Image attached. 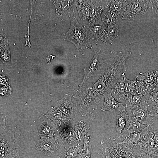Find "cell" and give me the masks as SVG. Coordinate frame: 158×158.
I'll use <instances>...</instances> for the list:
<instances>
[{"mask_svg":"<svg viewBox=\"0 0 158 158\" xmlns=\"http://www.w3.org/2000/svg\"><path fill=\"white\" fill-rule=\"evenodd\" d=\"M151 155L153 158H158V153L153 154Z\"/></svg>","mask_w":158,"mask_h":158,"instance_id":"cell-37","label":"cell"},{"mask_svg":"<svg viewBox=\"0 0 158 158\" xmlns=\"http://www.w3.org/2000/svg\"><path fill=\"white\" fill-rule=\"evenodd\" d=\"M56 128L54 123L51 120L48 119L43 121L38 126L37 134L41 138H56Z\"/></svg>","mask_w":158,"mask_h":158,"instance_id":"cell-15","label":"cell"},{"mask_svg":"<svg viewBox=\"0 0 158 158\" xmlns=\"http://www.w3.org/2000/svg\"><path fill=\"white\" fill-rule=\"evenodd\" d=\"M158 70H149L144 73H140L137 75L134 80L148 83L152 82L154 80Z\"/></svg>","mask_w":158,"mask_h":158,"instance_id":"cell-26","label":"cell"},{"mask_svg":"<svg viewBox=\"0 0 158 158\" xmlns=\"http://www.w3.org/2000/svg\"><path fill=\"white\" fill-rule=\"evenodd\" d=\"M147 106H142L132 109H126L128 117L134 119L142 124L149 125L152 118L149 114Z\"/></svg>","mask_w":158,"mask_h":158,"instance_id":"cell-10","label":"cell"},{"mask_svg":"<svg viewBox=\"0 0 158 158\" xmlns=\"http://www.w3.org/2000/svg\"><path fill=\"white\" fill-rule=\"evenodd\" d=\"M121 16L118 12L110 9L102 16V21L106 26L114 24L118 21L119 17Z\"/></svg>","mask_w":158,"mask_h":158,"instance_id":"cell-25","label":"cell"},{"mask_svg":"<svg viewBox=\"0 0 158 158\" xmlns=\"http://www.w3.org/2000/svg\"><path fill=\"white\" fill-rule=\"evenodd\" d=\"M91 9L89 20V24L101 19L102 11L109 8V0H87Z\"/></svg>","mask_w":158,"mask_h":158,"instance_id":"cell-14","label":"cell"},{"mask_svg":"<svg viewBox=\"0 0 158 158\" xmlns=\"http://www.w3.org/2000/svg\"><path fill=\"white\" fill-rule=\"evenodd\" d=\"M102 148L98 151L102 158H141L140 149L119 142L115 138L108 137L101 141Z\"/></svg>","mask_w":158,"mask_h":158,"instance_id":"cell-1","label":"cell"},{"mask_svg":"<svg viewBox=\"0 0 158 158\" xmlns=\"http://www.w3.org/2000/svg\"><path fill=\"white\" fill-rule=\"evenodd\" d=\"M2 118L0 121V158H20L21 148L17 142L14 132L7 127L5 118L2 115Z\"/></svg>","mask_w":158,"mask_h":158,"instance_id":"cell-2","label":"cell"},{"mask_svg":"<svg viewBox=\"0 0 158 158\" xmlns=\"http://www.w3.org/2000/svg\"><path fill=\"white\" fill-rule=\"evenodd\" d=\"M69 17L70 27L66 32L62 35V38L74 44L78 51L92 48L90 43L84 32L83 27L78 21L73 9L70 13Z\"/></svg>","mask_w":158,"mask_h":158,"instance_id":"cell-3","label":"cell"},{"mask_svg":"<svg viewBox=\"0 0 158 158\" xmlns=\"http://www.w3.org/2000/svg\"><path fill=\"white\" fill-rule=\"evenodd\" d=\"M147 126L142 124L137 120L129 117L125 127L122 132V137L125 138L129 135L135 132H142Z\"/></svg>","mask_w":158,"mask_h":158,"instance_id":"cell-16","label":"cell"},{"mask_svg":"<svg viewBox=\"0 0 158 158\" xmlns=\"http://www.w3.org/2000/svg\"><path fill=\"white\" fill-rule=\"evenodd\" d=\"M74 0L57 1H54L56 11L58 14L65 15L69 13L71 7L74 4Z\"/></svg>","mask_w":158,"mask_h":158,"instance_id":"cell-24","label":"cell"},{"mask_svg":"<svg viewBox=\"0 0 158 158\" xmlns=\"http://www.w3.org/2000/svg\"><path fill=\"white\" fill-rule=\"evenodd\" d=\"M54 107L69 118L74 120L77 117L76 109L69 95L64 96L56 103Z\"/></svg>","mask_w":158,"mask_h":158,"instance_id":"cell-9","label":"cell"},{"mask_svg":"<svg viewBox=\"0 0 158 158\" xmlns=\"http://www.w3.org/2000/svg\"><path fill=\"white\" fill-rule=\"evenodd\" d=\"M153 124L148 125L142 132L138 145L141 150L146 154L151 155L155 145L153 137L154 129L152 127Z\"/></svg>","mask_w":158,"mask_h":158,"instance_id":"cell-7","label":"cell"},{"mask_svg":"<svg viewBox=\"0 0 158 158\" xmlns=\"http://www.w3.org/2000/svg\"><path fill=\"white\" fill-rule=\"evenodd\" d=\"M92 152L91 146L88 144L84 145L81 152L80 158H90Z\"/></svg>","mask_w":158,"mask_h":158,"instance_id":"cell-31","label":"cell"},{"mask_svg":"<svg viewBox=\"0 0 158 158\" xmlns=\"http://www.w3.org/2000/svg\"><path fill=\"white\" fill-rule=\"evenodd\" d=\"M149 107L148 109L150 116L158 119V105Z\"/></svg>","mask_w":158,"mask_h":158,"instance_id":"cell-33","label":"cell"},{"mask_svg":"<svg viewBox=\"0 0 158 158\" xmlns=\"http://www.w3.org/2000/svg\"><path fill=\"white\" fill-rule=\"evenodd\" d=\"M153 137H154V141L155 143V146L156 145L158 144V131L155 130H154Z\"/></svg>","mask_w":158,"mask_h":158,"instance_id":"cell-34","label":"cell"},{"mask_svg":"<svg viewBox=\"0 0 158 158\" xmlns=\"http://www.w3.org/2000/svg\"><path fill=\"white\" fill-rule=\"evenodd\" d=\"M108 6L110 9L119 13L121 16L126 9V0H109Z\"/></svg>","mask_w":158,"mask_h":158,"instance_id":"cell-27","label":"cell"},{"mask_svg":"<svg viewBox=\"0 0 158 158\" xmlns=\"http://www.w3.org/2000/svg\"><path fill=\"white\" fill-rule=\"evenodd\" d=\"M124 104L126 109L147 106L144 97L139 94L127 96Z\"/></svg>","mask_w":158,"mask_h":158,"instance_id":"cell-17","label":"cell"},{"mask_svg":"<svg viewBox=\"0 0 158 158\" xmlns=\"http://www.w3.org/2000/svg\"><path fill=\"white\" fill-rule=\"evenodd\" d=\"M128 118L126 111L120 112V114L117 115L115 130L118 135V138H121L122 137V132L125 127Z\"/></svg>","mask_w":158,"mask_h":158,"instance_id":"cell-23","label":"cell"},{"mask_svg":"<svg viewBox=\"0 0 158 158\" xmlns=\"http://www.w3.org/2000/svg\"><path fill=\"white\" fill-rule=\"evenodd\" d=\"M124 76L121 77L117 80L112 89L114 97L118 102L125 101L127 96L124 85Z\"/></svg>","mask_w":158,"mask_h":158,"instance_id":"cell-20","label":"cell"},{"mask_svg":"<svg viewBox=\"0 0 158 158\" xmlns=\"http://www.w3.org/2000/svg\"><path fill=\"white\" fill-rule=\"evenodd\" d=\"M112 90L109 92L103 94L104 102L101 109V111H108L112 112L116 111H125L126 107L124 103L115 99L112 95Z\"/></svg>","mask_w":158,"mask_h":158,"instance_id":"cell-13","label":"cell"},{"mask_svg":"<svg viewBox=\"0 0 158 158\" xmlns=\"http://www.w3.org/2000/svg\"><path fill=\"white\" fill-rule=\"evenodd\" d=\"M75 131L78 145L83 146L88 144L91 138L90 128L85 121H78L75 124Z\"/></svg>","mask_w":158,"mask_h":158,"instance_id":"cell-11","label":"cell"},{"mask_svg":"<svg viewBox=\"0 0 158 158\" xmlns=\"http://www.w3.org/2000/svg\"><path fill=\"white\" fill-rule=\"evenodd\" d=\"M153 13V18L158 21V0H150Z\"/></svg>","mask_w":158,"mask_h":158,"instance_id":"cell-32","label":"cell"},{"mask_svg":"<svg viewBox=\"0 0 158 158\" xmlns=\"http://www.w3.org/2000/svg\"><path fill=\"white\" fill-rule=\"evenodd\" d=\"M106 66L101 54L96 52L90 63L84 69V77L80 85L90 77L101 75L105 71Z\"/></svg>","mask_w":158,"mask_h":158,"instance_id":"cell-6","label":"cell"},{"mask_svg":"<svg viewBox=\"0 0 158 158\" xmlns=\"http://www.w3.org/2000/svg\"><path fill=\"white\" fill-rule=\"evenodd\" d=\"M107 26L100 19L83 27L84 33L89 39L97 40L100 39Z\"/></svg>","mask_w":158,"mask_h":158,"instance_id":"cell-12","label":"cell"},{"mask_svg":"<svg viewBox=\"0 0 158 158\" xmlns=\"http://www.w3.org/2000/svg\"><path fill=\"white\" fill-rule=\"evenodd\" d=\"M45 116L48 119L53 121L56 127L64 121L70 119L66 116L55 107H50Z\"/></svg>","mask_w":158,"mask_h":158,"instance_id":"cell-22","label":"cell"},{"mask_svg":"<svg viewBox=\"0 0 158 158\" xmlns=\"http://www.w3.org/2000/svg\"><path fill=\"white\" fill-rule=\"evenodd\" d=\"M154 81L155 85V91H158V71Z\"/></svg>","mask_w":158,"mask_h":158,"instance_id":"cell-35","label":"cell"},{"mask_svg":"<svg viewBox=\"0 0 158 158\" xmlns=\"http://www.w3.org/2000/svg\"><path fill=\"white\" fill-rule=\"evenodd\" d=\"M119 29L116 24L108 25L101 35L100 39L104 43H111L118 35Z\"/></svg>","mask_w":158,"mask_h":158,"instance_id":"cell-18","label":"cell"},{"mask_svg":"<svg viewBox=\"0 0 158 158\" xmlns=\"http://www.w3.org/2000/svg\"><path fill=\"white\" fill-rule=\"evenodd\" d=\"M59 143L56 138H41L35 144V148L43 152L45 155L54 156L58 148Z\"/></svg>","mask_w":158,"mask_h":158,"instance_id":"cell-8","label":"cell"},{"mask_svg":"<svg viewBox=\"0 0 158 158\" xmlns=\"http://www.w3.org/2000/svg\"><path fill=\"white\" fill-rule=\"evenodd\" d=\"M141 134L142 132H140L133 133L124 138L122 142L128 143L133 147H136L140 139Z\"/></svg>","mask_w":158,"mask_h":158,"instance_id":"cell-29","label":"cell"},{"mask_svg":"<svg viewBox=\"0 0 158 158\" xmlns=\"http://www.w3.org/2000/svg\"><path fill=\"white\" fill-rule=\"evenodd\" d=\"M73 120L68 119L56 127V138L59 145L63 148H68L78 145Z\"/></svg>","mask_w":158,"mask_h":158,"instance_id":"cell-4","label":"cell"},{"mask_svg":"<svg viewBox=\"0 0 158 158\" xmlns=\"http://www.w3.org/2000/svg\"><path fill=\"white\" fill-rule=\"evenodd\" d=\"M124 78L125 90L127 96L138 94L135 80L128 79L125 75Z\"/></svg>","mask_w":158,"mask_h":158,"instance_id":"cell-28","label":"cell"},{"mask_svg":"<svg viewBox=\"0 0 158 158\" xmlns=\"http://www.w3.org/2000/svg\"><path fill=\"white\" fill-rule=\"evenodd\" d=\"M126 9L121 16L122 20H134L147 13L149 0H126Z\"/></svg>","mask_w":158,"mask_h":158,"instance_id":"cell-5","label":"cell"},{"mask_svg":"<svg viewBox=\"0 0 158 158\" xmlns=\"http://www.w3.org/2000/svg\"><path fill=\"white\" fill-rule=\"evenodd\" d=\"M83 146L77 145L68 148H63L57 158H80Z\"/></svg>","mask_w":158,"mask_h":158,"instance_id":"cell-21","label":"cell"},{"mask_svg":"<svg viewBox=\"0 0 158 158\" xmlns=\"http://www.w3.org/2000/svg\"><path fill=\"white\" fill-rule=\"evenodd\" d=\"M74 4L76 6L81 20H89L91 7L88 1L75 0Z\"/></svg>","mask_w":158,"mask_h":158,"instance_id":"cell-19","label":"cell"},{"mask_svg":"<svg viewBox=\"0 0 158 158\" xmlns=\"http://www.w3.org/2000/svg\"><path fill=\"white\" fill-rule=\"evenodd\" d=\"M144 97L148 107L158 105V91L146 94Z\"/></svg>","mask_w":158,"mask_h":158,"instance_id":"cell-30","label":"cell"},{"mask_svg":"<svg viewBox=\"0 0 158 158\" xmlns=\"http://www.w3.org/2000/svg\"><path fill=\"white\" fill-rule=\"evenodd\" d=\"M141 158H153L151 155L147 154H146L145 155V154L143 153L141 156Z\"/></svg>","mask_w":158,"mask_h":158,"instance_id":"cell-36","label":"cell"}]
</instances>
